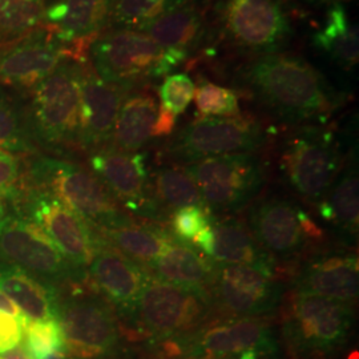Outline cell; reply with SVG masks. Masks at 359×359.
Instances as JSON below:
<instances>
[{"instance_id":"b9f144b4","label":"cell","mask_w":359,"mask_h":359,"mask_svg":"<svg viewBox=\"0 0 359 359\" xmlns=\"http://www.w3.org/2000/svg\"><path fill=\"white\" fill-rule=\"evenodd\" d=\"M193 245L197 250H200L204 256L212 258L213 245H215V231L212 224L198 231L192 238Z\"/></svg>"},{"instance_id":"277c9868","label":"cell","mask_w":359,"mask_h":359,"mask_svg":"<svg viewBox=\"0 0 359 359\" xmlns=\"http://www.w3.org/2000/svg\"><path fill=\"white\" fill-rule=\"evenodd\" d=\"M90 56L92 68L103 80L130 90L170 74L189 55L163 48L142 31L120 28L93 39Z\"/></svg>"},{"instance_id":"f546056e","label":"cell","mask_w":359,"mask_h":359,"mask_svg":"<svg viewBox=\"0 0 359 359\" xmlns=\"http://www.w3.org/2000/svg\"><path fill=\"white\" fill-rule=\"evenodd\" d=\"M313 46L346 68L358 65V27L350 23L344 4L330 6L323 25L313 35Z\"/></svg>"},{"instance_id":"3957f363","label":"cell","mask_w":359,"mask_h":359,"mask_svg":"<svg viewBox=\"0 0 359 359\" xmlns=\"http://www.w3.org/2000/svg\"><path fill=\"white\" fill-rule=\"evenodd\" d=\"M354 322L353 304L293 292L283 313V338L290 359H337Z\"/></svg>"},{"instance_id":"5bb4252c","label":"cell","mask_w":359,"mask_h":359,"mask_svg":"<svg viewBox=\"0 0 359 359\" xmlns=\"http://www.w3.org/2000/svg\"><path fill=\"white\" fill-rule=\"evenodd\" d=\"M219 22L233 46L261 55L280 50L292 35L280 0H224Z\"/></svg>"},{"instance_id":"4fadbf2b","label":"cell","mask_w":359,"mask_h":359,"mask_svg":"<svg viewBox=\"0 0 359 359\" xmlns=\"http://www.w3.org/2000/svg\"><path fill=\"white\" fill-rule=\"evenodd\" d=\"M0 259L51 285L81 276L44 229L26 218L6 217L0 222Z\"/></svg>"},{"instance_id":"e0dca14e","label":"cell","mask_w":359,"mask_h":359,"mask_svg":"<svg viewBox=\"0 0 359 359\" xmlns=\"http://www.w3.org/2000/svg\"><path fill=\"white\" fill-rule=\"evenodd\" d=\"M34 222L50 236L53 244L77 269L88 268L102 243L87 219L44 191L32 188L26 200Z\"/></svg>"},{"instance_id":"74e56055","label":"cell","mask_w":359,"mask_h":359,"mask_svg":"<svg viewBox=\"0 0 359 359\" xmlns=\"http://www.w3.org/2000/svg\"><path fill=\"white\" fill-rule=\"evenodd\" d=\"M215 221L212 212L203 206H182L177 210H175L170 217V229L175 238L180 241L189 243L193 237L204 229L208 225H210Z\"/></svg>"},{"instance_id":"60d3db41","label":"cell","mask_w":359,"mask_h":359,"mask_svg":"<svg viewBox=\"0 0 359 359\" xmlns=\"http://www.w3.org/2000/svg\"><path fill=\"white\" fill-rule=\"evenodd\" d=\"M176 121H177V116L168 111L167 108H164L163 105H160L157 118L154 121V129H152V137L169 136L175 129Z\"/></svg>"},{"instance_id":"8fae6325","label":"cell","mask_w":359,"mask_h":359,"mask_svg":"<svg viewBox=\"0 0 359 359\" xmlns=\"http://www.w3.org/2000/svg\"><path fill=\"white\" fill-rule=\"evenodd\" d=\"M265 142V129L255 117L203 116L179 130L167 151L170 157L188 165L206 157L253 154Z\"/></svg>"},{"instance_id":"ee69618b","label":"cell","mask_w":359,"mask_h":359,"mask_svg":"<svg viewBox=\"0 0 359 359\" xmlns=\"http://www.w3.org/2000/svg\"><path fill=\"white\" fill-rule=\"evenodd\" d=\"M0 359H32L28 354L26 350L22 347H16L11 351H7L4 354H0Z\"/></svg>"},{"instance_id":"4dcf8cb0","label":"cell","mask_w":359,"mask_h":359,"mask_svg":"<svg viewBox=\"0 0 359 359\" xmlns=\"http://www.w3.org/2000/svg\"><path fill=\"white\" fill-rule=\"evenodd\" d=\"M151 188L154 204L157 206L163 221L169 219L170 215L182 206L206 208L194 180L184 167L160 169L154 175Z\"/></svg>"},{"instance_id":"f35d334b","label":"cell","mask_w":359,"mask_h":359,"mask_svg":"<svg viewBox=\"0 0 359 359\" xmlns=\"http://www.w3.org/2000/svg\"><path fill=\"white\" fill-rule=\"evenodd\" d=\"M26 316L16 318L6 313H0V354L19 347L25 337Z\"/></svg>"},{"instance_id":"f6af8a7d","label":"cell","mask_w":359,"mask_h":359,"mask_svg":"<svg viewBox=\"0 0 359 359\" xmlns=\"http://www.w3.org/2000/svg\"><path fill=\"white\" fill-rule=\"evenodd\" d=\"M309 4H317V6H322V4H327V6H333V4H342V1L346 0H304Z\"/></svg>"},{"instance_id":"9a60e30c","label":"cell","mask_w":359,"mask_h":359,"mask_svg":"<svg viewBox=\"0 0 359 359\" xmlns=\"http://www.w3.org/2000/svg\"><path fill=\"white\" fill-rule=\"evenodd\" d=\"M248 226L270 256L287 261L321 240L323 234L301 206L280 197L266 198L253 206Z\"/></svg>"},{"instance_id":"7c38bea8","label":"cell","mask_w":359,"mask_h":359,"mask_svg":"<svg viewBox=\"0 0 359 359\" xmlns=\"http://www.w3.org/2000/svg\"><path fill=\"white\" fill-rule=\"evenodd\" d=\"M184 168L212 213L240 209L264 185V167L255 154L206 157Z\"/></svg>"},{"instance_id":"1f68e13d","label":"cell","mask_w":359,"mask_h":359,"mask_svg":"<svg viewBox=\"0 0 359 359\" xmlns=\"http://www.w3.org/2000/svg\"><path fill=\"white\" fill-rule=\"evenodd\" d=\"M44 15V0H0V46L35 31Z\"/></svg>"},{"instance_id":"8992f818","label":"cell","mask_w":359,"mask_h":359,"mask_svg":"<svg viewBox=\"0 0 359 359\" xmlns=\"http://www.w3.org/2000/svg\"><path fill=\"white\" fill-rule=\"evenodd\" d=\"M35 189L51 194L95 228H114L132 222L92 172L75 163L52 157H38L29 168Z\"/></svg>"},{"instance_id":"d6986e66","label":"cell","mask_w":359,"mask_h":359,"mask_svg":"<svg viewBox=\"0 0 359 359\" xmlns=\"http://www.w3.org/2000/svg\"><path fill=\"white\" fill-rule=\"evenodd\" d=\"M79 87V148L95 152L109 145L116 117L130 90L105 81L84 62L80 63Z\"/></svg>"},{"instance_id":"2e32d148","label":"cell","mask_w":359,"mask_h":359,"mask_svg":"<svg viewBox=\"0 0 359 359\" xmlns=\"http://www.w3.org/2000/svg\"><path fill=\"white\" fill-rule=\"evenodd\" d=\"M90 167L117 203L137 216L163 221L154 204L145 154L105 147L90 154Z\"/></svg>"},{"instance_id":"d6a6232c","label":"cell","mask_w":359,"mask_h":359,"mask_svg":"<svg viewBox=\"0 0 359 359\" xmlns=\"http://www.w3.org/2000/svg\"><path fill=\"white\" fill-rule=\"evenodd\" d=\"M187 1L189 0H115L111 20L121 28L139 29Z\"/></svg>"},{"instance_id":"603a6c76","label":"cell","mask_w":359,"mask_h":359,"mask_svg":"<svg viewBox=\"0 0 359 359\" xmlns=\"http://www.w3.org/2000/svg\"><path fill=\"white\" fill-rule=\"evenodd\" d=\"M144 269L158 281L187 287L209 289L216 262L189 243L173 238L163 253Z\"/></svg>"},{"instance_id":"7a4b0ae2","label":"cell","mask_w":359,"mask_h":359,"mask_svg":"<svg viewBox=\"0 0 359 359\" xmlns=\"http://www.w3.org/2000/svg\"><path fill=\"white\" fill-rule=\"evenodd\" d=\"M212 314L209 289L177 286L151 277L133 308L118 316V327L132 342L151 346L200 330L210 323Z\"/></svg>"},{"instance_id":"ffe728a7","label":"cell","mask_w":359,"mask_h":359,"mask_svg":"<svg viewBox=\"0 0 359 359\" xmlns=\"http://www.w3.org/2000/svg\"><path fill=\"white\" fill-rule=\"evenodd\" d=\"M88 268L90 283L117 309L118 316L133 308L151 278L142 265L105 244L103 240Z\"/></svg>"},{"instance_id":"4316f807","label":"cell","mask_w":359,"mask_h":359,"mask_svg":"<svg viewBox=\"0 0 359 359\" xmlns=\"http://www.w3.org/2000/svg\"><path fill=\"white\" fill-rule=\"evenodd\" d=\"M158 105L151 93L127 95L116 117L111 145L124 152H137L152 137Z\"/></svg>"},{"instance_id":"ac0fdd59","label":"cell","mask_w":359,"mask_h":359,"mask_svg":"<svg viewBox=\"0 0 359 359\" xmlns=\"http://www.w3.org/2000/svg\"><path fill=\"white\" fill-rule=\"evenodd\" d=\"M71 56V50L48 27H39L23 38L0 46V83L31 90Z\"/></svg>"},{"instance_id":"d590c367","label":"cell","mask_w":359,"mask_h":359,"mask_svg":"<svg viewBox=\"0 0 359 359\" xmlns=\"http://www.w3.org/2000/svg\"><path fill=\"white\" fill-rule=\"evenodd\" d=\"M0 149L8 154L27 152L29 140L22 127L18 111L0 90Z\"/></svg>"},{"instance_id":"7dc6e473","label":"cell","mask_w":359,"mask_h":359,"mask_svg":"<svg viewBox=\"0 0 359 359\" xmlns=\"http://www.w3.org/2000/svg\"><path fill=\"white\" fill-rule=\"evenodd\" d=\"M6 218V203H4V193L0 191V222Z\"/></svg>"},{"instance_id":"5b68a950","label":"cell","mask_w":359,"mask_h":359,"mask_svg":"<svg viewBox=\"0 0 359 359\" xmlns=\"http://www.w3.org/2000/svg\"><path fill=\"white\" fill-rule=\"evenodd\" d=\"M246 351L278 357L273 326L261 318H238L206 325L194 333L144 346L148 359H236Z\"/></svg>"},{"instance_id":"83f0119b","label":"cell","mask_w":359,"mask_h":359,"mask_svg":"<svg viewBox=\"0 0 359 359\" xmlns=\"http://www.w3.org/2000/svg\"><path fill=\"white\" fill-rule=\"evenodd\" d=\"M95 229L105 244L115 248L142 268L160 256L175 238L170 231L158 225H140L135 221L114 228Z\"/></svg>"},{"instance_id":"cb8c5ba5","label":"cell","mask_w":359,"mask_h":359,"mask_svg":"<svg viewBox=\"0 0 359 359\" xmlns=\"http://www.w3.org/2000/svg\"><path fill=\"white\" fill-rule=\"evenodd\" d=\"M0 290H3L29 320L57 321V289L26 270L0 262Z\"/></svg>"},{"instance_id":"bcb514c9","label":"cell","mask_w":359,"mask_h":359,"mask_svg":"<svg viewBox=\"0 0 359 359\" xmlns=\"http://www.w3.org/2000/svg\"><path fill=\"white\" fill-rule=\"evenodd\" d=\"M41 359H77L75 357H72V355H69V354H67L65 351H56V353H52V354H48V355H46V357H43Z\"/></svg>"},{"instance_id":"30bf717a","label":"cell","mask_w":359,"mask_h":359,"mask_svg":"<svg viewBox=\"0 0 359 359\" xmlns=\"http://www.w3.org/2000/svg\"><path fill=\"white\" fill-rule=\"evenodd\" d=\"M57 322L65 351L77 359H105L120 344V327L111 304L96 294L75 290L69 297L57 293Z\"/></svg>"},{"instance_id":"6da1fadb","label":"cell","mask_w":359,"mask_h":359,"mask_svg":"<svg viewBox=\"0 0 359 359\" xmlns=\"http://www.w3.org/2000/svg\"><path fill=\"white\" fill-rule=\"evenodd\" d=\"M240 77L259 103L287 123L322 118L339 105L321 74L298 56L259 55L245 65Z\"/></svg>"},{"instance_id":"8d00e7d4","label":"cell","mask_w":359,"mask_h":359,"mask_svg":"<svg viewBox=\"0 0 359 359\" xmlns=\"http://www.w3.org/2000/svg\"><path fill=\"white\" fill-rule=\"evenodd\" d=\"M196 86L187 74L168 75L158 88L161 105L175 115H181L194 99Z\"/></svg>"},{"instance_id":"52a82bcc","label":"cell","mask_w":359,"mask_h":359,"mask_svg":"<svg viewBox=\"0 0 359 359\" xmlns=\"http://www.w3.org/2000/svg\"><path fill=\"white\" fill-rule=\"evenodd\" d=\"M339 145L329 129L304 127L283 144L280 172L285 182L309 203H320L342 169Z\"/></svg>"},{"instance_id":"f1b7e54d","label":"cell","mask_w":359,"mask_h":359,"mask_svg":"<svg viewBox=\"0 0 359 359\" xmlns=\"http://www.w3.org/2000/svg\"><path fill=\"white\" fill-rule=\"evenodd\" d=\"M322 219L348 236H357L359 228L358 170L350 165L341 172L332 188L318 203Z\"/></svg>"},{"instance_id":"7bdbcfd3","label":"cell","mask_w":359,"mask_h":359,"mask_svg":"<svg viewBox=\"0 0 359 359\" xmlns=\"http://www.w3.org/2000/svg\"><path fill=\"white\" fill-rule=\"evenodd\" d=\"M0 313H6V314L13 316L16 318L23 316L20 309L13 304V299L6 294L3 290H0Z\"/></svg>"},{"instance_id":"ba28073f","label":"cell","mask_w":359,"mask_h":359,"mask_svg":"<svg viewBox=\"0 0 359 359\" xmlns=\"http://www.w3.org/2000/svg\"><path fill=\"white\" fill-rule=\"evenodd\" d=\"M80 63L77 59H65L31 90L35 133L50 147H79Z\"/></svg>"},{"instance_id":"836d02e7","label":"cell","mask_w":359,"mask_h":359,"mask_svg":"<svg viewBox=\"0 0 359 359\" xmlns=\"http://www.w3.org/2000/svg\"><path fill=\"white\" fill-rule=\"evenodd\" d=\"M27 354L34 359H41L56 351H65V338L62 327L56 320L35 321L25 320Z\"/></svg>"},{"instance_id":"e575fe53","label":"cell","mask_w":359,"mask_h":359,"mask_svg":"<svg viewBox=\"0 0 359 359\" xmlns=\"http://www.w3.org/2000/svg\"><path fill=\"white\" fill-rule=\"evenodd\" d=\"M197 109L204 117H231L238 115V96L231 88L210 81H201L194 92Z\"/></svg>"},{"instance_id":"ab89813d","label":"cell","mask_w":359,"mask_h":359,"mask_svg":"<svg viewBox=\"0 0 359 359\" xmlns=\"http://www.w3.org/2000/svg\"><path fill=\"white\" fill-rule=\"evenodd\" d=\"M19 180V161L13 154L0 149V191L11 196Z\"/></svg>"},{"instance_id":"d4e9b609","label":"cell","mask_w":359,"mask_h":359,"mask_svg":"<svg viewBox=\"0 0 359 359\" xmlns=\"http://www.w3.org/2000/svg\"><path fill=\"white\" fill-rule=\"evenodd\" d=\"M215 245L212 261L222 265H248L276 270V259L257 243L243 221L229 218L212 222Z\"/></svg>"},{"instance_id":"44dd1931","label":"cell","mask_w":359,"mask_h":359,"mask_svg":"<svg viewBox=\"0 0 359 359\" xmlns=\"http://www.w3.org/2000/svg\"><path fill=\"white\" fill-rule=\"evenodd\" d=\"M294 292L354 304L359 294L358 257L330 255L311 259L297 276Z\"/></svg>"},{"instance_id":"9c48e42d","label":"cell","mask_w":359,"mask_h":359,"mask_svg":"<svg viewBox=\"0 0 359 359\" xmlns=\"http://www.w3.org/2000/svg\"><path fill=\"white\" fill-rule=\"evenodd\" d=\"M213 299L210 323L268 316L280 306L283 286L274 270L216 264L209 286Z\"/></svg>"},{"instance_id":"484cf974","label":"cell","mask_w":359,"mask_h":359,"mask_svg":"<svg viewBox=\"0 0 359 359\" xmlns=\"http://www.w3.org/2000/svg\"><path fill=\"white\" fill-rule=\"evenodd\" d=\"M149 38L167 50L189 55L205 36V20L189 1L140 27Z\"/></svg>"},{"instance_id":"7402d4cb","label":"cell","mask_w":359,"mask_h":359,"mask_svg":"<svg viewBox=\"0 0 359 359\" xmlns=\"http://www.w3.org/2000/svg\"><path fill=\"white\" fill-rule=\"evenodd\" d=\"M114 4L115 0H59L46 8L44 22L65 46L79 44L103 31Z\"/></svg>"}]
</instances>
